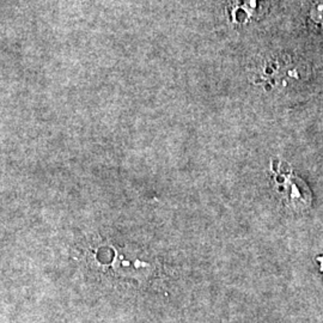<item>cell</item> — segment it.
<instances>
[{"instance_id":"1","label":"cell","mask_w":323,"mask_h":323,"mask_svg":"<svg viewBox=\"0 0 323 323\" xmlns=\"http://www.w3.org/2000/svg\"><path fill=\"white\" fill-rule=\"evenodd\" d=\"M310 19L323 27V2H316L310 11Z\"/></svg>"}]
</instances>
